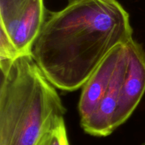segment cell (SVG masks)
<instances>
[{"instance_id": "1", "label": "cell", "mask_w": 145, "mask_h": 145, "mask_svg": "<svg viewBox=\"0 0 145 145\" xmlns=\"http://www.w3.org/2000/svg\"><path fill=\"white\" fill-rule=\"evenodd\" d=\"M132 38L130 16L117 0H72L45 17L30 54L55 88L74 91Z\"/></svg>"}, {"instance_id": "2", "label": "cell", "mask_w": 145, "mask_h": 145, "mask_svg": "<svg viewBox=\"0 0 145 145\" xmlns=\"http://www.w3.org/2000/svg\"><path fill=\"white\" fill-rule=\"evenodd\" d=\"M0 145H39L64 123L55 87L30 54L0 59Z\"/></svg>"}, {"instance_id": "3", "label": "cell", "mask_w": 145, "mask_h": 145, "mask_svg": "<svg viewBox=\"0 0 145 145\" xmlns=\"http://www.w3.org/2000/svg\"><path fill=\"white\" fill-rule=\"evenodd\" d=\"M145 92V52L132 38L113 48L82 87L81 125L106 136L133 114Z\"/></svg>"}, {"instance_id": "4", "label": "cell", "mask_w": 145, "mask_h": 145, "mask_svg": "<svg viewBox=\"0 0 145 145\" xmlns=\"http://www.w3.org/2000/svg\"><path fill=\"white\" fill-rule=\"evenodd\" d=\"M0 28L20 55L31 53L46 17L43 0H0Z\"/></svg>"}, {"instance_id": "5", "label": "cell", "mask_w": 145, "mask_h": 145, "mask_svg": "<svg viewBox=\"0 0 145 145\" xmlns=\"http://www.w3.org/2000/svg\"><path fill=\"white\" fill-rule=\"evenodd\" d=\"M39 145H69L65 122L48 132Z\"/></svg>"}, {"instance_id": "6", "label": "cell", "mask_w": 145, "mask_h": 145, "mask_svg": "<svg viewBox=\"0 0 145 145\" xmlns=\"http://www.w3.org/2000/svg\"><path fill=\"white\" fill-rule=\"evenodd\" d=\"M0 29V59L13 60L21 55L7 33L2 28Z\"/></svg>"}]
</instances>
